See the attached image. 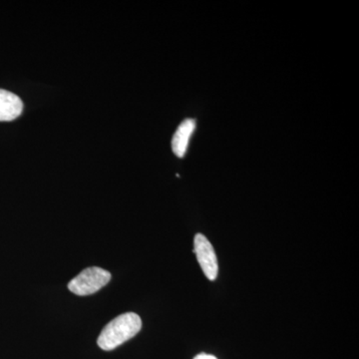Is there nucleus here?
Segmentation results:
<instances>
[{
    "label": "nucleus",
    "instance_id": "f257e3e1",
    "mask_svg": "<svg viewBox=\"0 0 359 359\" xmlns=\"http://www.w3.org/2000/svg\"><path fill=\"white\" fill-rule=\"evenodd\" d=\"M141 328L142 320L138 314L123 313L106 325L99 335L97 344L103 351H113L127 340L133 339Z\"/></svg>",
    "mask_w": 359,
    "mask_h": 359
},
{
    "label": "nucleus",
    "instance_id": "f03ea898",
    "mask_svg": "<svg viewBox=\"0 0 359 359\" xmlns=\"http://www.w3.org/2000/svg\"><path fill=\"white\" fill-rule=\"evenodd\" d=\"M111 280V273L109 271L101 268L85 269L77 276H75L69 283H68V289L73 294L85 297L95 294L108 285Z\"/></svg>",
    "mask_w": 359,
    "mask_h": 359
},
{
    "label": "nucleus",
    "instance_id": "7ed1b4c3",
    "mask_svg": "<svg viewBox=\"0 0 359 359\" xmlns=\"http://www.w3.org/2000/svg\"><path fill=\"white\" fill-rule=\"evenodd\" d=\"M194 252L205 276L210 280H216L219 271L216 252L210 241L202 233H197L194 238Z\"/></svg>",
    "mask_w": 359,
    "mask_h": 359
},
{
    "label": "nucleus",
    "instance_id": "20e7f679",
    "mask_svg": "<svg viewBox=\"0 0 359 359\" xmlns=\"http://www.w3.org/2000/svg\"><path fill=\"white\" fill-rule=\"evenodd\" d=\"M22 110L23 104L20 97L0 89V121H13L20 117Z\"/></svg>",
    "mask_w": 359,
    "mask_h": 359
},
{
    "label": "nucleus",
    "instance_id": "39448f33",
    "mask_svg": "<svg viewBox=\"0 0 359 359\" xmlns=\"http://www.w3.org/2000/svg\"><path fill=\"white\" fill-rule=\"evenodd\" d=\"M196 128V121L194 119L184 120L179 125L172 139V149L174 154L179 158H183L188 149L189 142Z\"/></svg>",
    "mask_w": 359,
    "mask_h": 359
},
{
    "label": "nucleus",
    "instance_id": "423d86ee",
    "mask_svg": "<svg viewBox=\"0 0 359 359\" xmlns=\"http://www.w3.org/2000/svg\"><path fill=\"white\" fill-rule=\"evenodd\" d=\"M194 359H218L216 356L211 355V354L201 353L199 355L196 356Z\"/></svg>",
    "mask_w": 359,
    "mask_h": 359
}]
</instances>
